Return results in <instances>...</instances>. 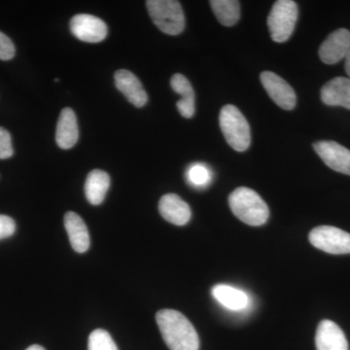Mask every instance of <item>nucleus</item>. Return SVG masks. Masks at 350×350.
<instances>
[{"label": "nucleus", "instance_id": "nucleus-17", "mask_svg": "<svg viewBox=\"0 0 350 350\" xmlns=\"http://www.w3.org/2000/svg\"><path fill=\"white\" fill-rule=\"evenodd\" d=\"M213 298L232 312H241L250 305V297L243 290L231 285L217 284L211 289Z\"/></svg>", "mask_w": 350, "mask_h": 350}, {"label": "nucleus", "instance_id": "nucleus-19", "mask_svg": "<svg viewBox=\"0 0 350 350\" xmlns=\"http://www.w3.org/2000/svg\"><path fill=\"white\" fill-rule=\"evenodd\" d=\"M110 187V177L107 172L94 170L88 174L85 183V194L88 202L93 206L103 204Z\"/></svg>", "mask_w": 350, "mask_h": 350}, {"label": "nucleus", "instance_id": "nucleus-2", "mask_svg": "<svg viewBox=\"0 0 350 350\" xmlns=\"http://www.w3.org/2000/svg\"><path fill=\"white\" fill-rule=\"evenodd\" d=\"M232 213L245 224L257 227L268 221L269 209L265 200L252 189L239 187L230 195Z\"/></svg>", "mask_w": 350, "mask_h": 350}, {"label": "nucleus", "instance_id": "nucleus-25", "mask_svg": "<svg viewBox=\"0 0 350 350\" xmlns=\"http://www.w3.org/2000/svg\"><path fill=\"white\" fill-rule=\"evenodd\" d=\"M15 231V221L9 216L0 214V241L13 236Z\"/></svg>", "mask_w": 350, "mask_h": 350}, {"label": "nucleus", "instance_id": "nucleus-13", "mask_svg": "<svg viewBox=\"0 0 350 350\" xmlns=\"http://www.w3.org/2000/svg\"><path fill=\"white\" fill-rule=\"evenodd\" d=\"M159 211L167 222L176 226L187 224L192 216V211L187 202L175 194H167L161 198Z\"/></svg>", "mask_w": 350, "mask_h": 350}, {"label": "nucleus", "instance_id": "nucleus-21", "mask_svg": "<svg viewBox=\"0 0 350 350\" xmlns=\"http://www.w3.org/2000/svg\"><path fill=\"white\" fill-rule=\"evenodd\" d=\"M213 178L211 170L202 163H194L186 172V179L189 184L196 188H204L208 185Z\"/></svg>", "mask_w": 350, "mask_h": 350}, {"label": "nucleus", "instance_id": "nucleus-20", "mask_svg": "<svg viewBox=\"0 0 350 350\" xmlns=\"http://www.w3.org/2000/svg\"><path fill=\"white\" fill-rule=\"evenodd\" d=\"M209 3L221 25L232 27L239 22L241 4L237 0H211Z\"/></svg>", "mask_w": 350, "mask_h": 350}, {"label": "nucleus", "instance_id": "nucleus-10", "mask_svg": "<svg viewBox=\"0 0 350 350\" xmlns=\"http://www.w3.org/2000/svg\"><path fill=\"white\" fill-rule=\"evenodd\" d=\"M350 50V31L347 29H338L320 46V59L326 64H335L345 59Z\"/></svg>", "mask_w": 350, "mask_h": 350}, {"label": "nucleus", "instance_id": "nucleus-23", "mask_svg": "<svg viewBox=\"0 0 350 350\" xmlns=\"http://www.w3.org/2000/svg\"><path fill=\"white\" fill-rule=\"evenodd\" d=\"M14 154L12 138L9 131L0 126V160L11 158Z\"/></svg>", "mask_w": 350, "mask_h": 350}, {"label": "nucleus", "instance_id": "nucleus-4", "mask_svg": "<svg viewBox=\"0 0 350 350\" xmlns=\"http://www.w3.org/2000/svg\"><path fill=\"white\" fill-rule=\"evenodd\" d=\"M149 15L156 27L169 36H178L185 29V16L180 2L175 0H148Z\"/></svg>", "mask_w": 350, "mask_h": 350}, {"label": "nucleus", "instance_id": "nucleus-9", "mask_svg": "<svg viewBox=\"0 0 350 350\" xmlns=\"http://www.w3.org/2000/svg\"><path fill=\"white\" fill-rule=\"evenodd\" d=\"M313 149L325 163L327 167L347 175H350V150L338 142L323 140L315 142Z\"/></svg>", "mask_w": 350, "mask_h": 350}, {"label": "nucleus", "instance_id": "nucleus-22", "mask_svg": "<svg viewBox=\"0 0 350 350\" xmlns=\"http://www.w3.org/2000/svg\"><path fill=\"white\" fill-rule=\"evenodd\" d=\"M88 350H118V347L108 332L96 329L90 335Z\"/></svg>", "mask_w": 350, "mask_h": 350}, {"label": "nucleus", "instance_id": "nucleus-8", "mask_svg": "<svg viewBox=\"0 0 350 350\" xmlns=\"http://www.w3.org/2000/svg\"><path fill=\"white\" fill-rule=\"evenodd\" d=\"M260 80L276 105L284 110L294 109L297 103L296 93L283 78L271 71H264L260 75Z\"/></svg>", "mask_w": 350, "mask_h": 350}, {"label": "nucleus", "instance_id": "nucleus-1", "mask_svg": "<svg viewBox=\"0 0 350 350\" xmlns=\"http://www.w3.org/2000/svg\"><path fill=\"white\" fill-rule=\"evenodd\" d=\"M156 320L163 340L170 350H199V335L181 312L162 310L157 313Z\"/></svg>", "mask_w": 350, "mask_h": 350}, {"label": "nucleus", "instance_id": "nucleus-18", "mask_svg": "<svg viewBox=\"0 0 350 350\" xmlns=\"http://www.w3.org/2000/svg\"><path fill=\"white\" fill-rule=\"evenodd\" d=\"M170 86L172 90L182 96L177 101L176 107L184 118L190 119L195 114V93L192 85L185 76L176 73L170 79Z\"/></svg>", "mask_w": 350, "mask_h": 350}, {"label": "nucleus", "instance_id": "nucleus-16", "mask_svg": "<svg viewBox=\"0 0 350 350\" xmlns=\"http://www.w3.org/2000/svg\"><path fill=\"white\" fill-rule=\"evenodd\" d=\"M64 227L73 250L78 253L86 252L90 247V234L86 224L77 213L69 211L64 215Z\"/></svg>", "mask_w": 350, "mask_h": 350}, {"label": "nucleus", "instance_id": "nucleus-27", "mask_svg": "<svg viewBox=\"0 0 350 350\" xmlns=\"http://www.w3.org/2000/svg\"><path fill=\"white\" fill-rule=\"evenodd\" d=\"M25 350H45V349H44V347H41V345H31V347H27V349Z\"/></svg>", "mask_w": 350, "mask_h": 350}, {"label": "nucleus", "instance_id": "nucleus-26", "mask_svg": "<svg viewBox=\"0 0 350 350\" xmlns=\"http://www.w3.org/2000/svg\"><path fill=\"white\" fill-rule=\"evenodd\" d=\"M345 71H347V75L349 76L350 79V50L349 52V54L347 55V57H345Z\"/></svg>", "mask_w": 350, "mask_h": 350}, {"label": "nucleus", "instance_id": "nucleus-11", "mask_svg": "<svg viewBox=\"0 0 350 350\" xmlns=\"http://www.w3.org/2000/svg\"><path fill=\"white\" fill-rule=\"evenodd\" d=\"M115 86L126 96V100L135 107H144L148 101V96L144 85L137 76L126 69H120L114 75Z\"/></svg>", "mask_w": 350, "mask_h": 350}, {"label": "nucleus", "instance_id": "nucleus-6", "mask_svg": "<svg viewBox=\"0 0 350 350\" xmlns=\"http://www.w3.org/2000/svg\"><path fill=\"white\" fill-rule=\"evenodd\" d=\"M308 239L315 248L329 254L350 253V234L338 228L319 226L310 231Z\"/></svg>", "mask_w": 350, "mask_h": 350}, {"label": "nucleus", "instance_id": "nucleus-3", "mask_svg": "<svg viewBox=\"0 0 350 350\" xmlns=\"http://www.w3.org/2000/svg\"><path fill=\"white\" fill-rule=\"evenodd\" d=\"M219 124L226 142L234 150L243 152L250 148V124L238 107L232 105H225L221 109Z\"/></svg>", "mask_w": 350, "mask_h": 350}, {"label": "nucleus", "instance_id": "nucleus-5", "mask_svg": "<svg viewBox=\"0 0 350 350\" xmlns=\"http://www.w3.org/2000/svg\"><path fill=\"white\" fill-rule=\"evenodd\" d=\"M298 5L292 0H278L273 4L268 17L271 38L283 43L291 38L298 20Z\"/></svg>", "mask_w": 350, "mask_h": 350}, {"label": "nucleus", "instance_id": "nucleus-15", "mask_svg": "<svg viewBox=\"0 0 350 350\" xmlns=\"http://www.w3.org/2000/svg\"><path fill=\"white\" fill-rule=\"evenodd\" d=\"M79 131H78L77 119L71 108H64L59 114L56 131V142L59 148L68 150L72 148L78 142Z\"/></svg>", "mask_w": 350, "mask_h": 350}, {"label": "nucleus", "instance_id": "nucleus-12", "mask_svg": "<svg viewBox=\"0 0 350 350\" xmlns=\"http://www.w3.org/2000/svg\"><path fill=\"white\" fill-rule=\"evenodd\" d=\"M317 350H349V342L342 329L331 320H322L315 336Z\"/></svg>", "mask_w": 350, "mask_h": 350}, {"label": "nucleus", "instance_id": "nucleus-7", "mask_svg": "<svg viewBox=\"0 0 350 350\" xmlns=\"http://www.w3.org/2000/svg\"><path fill=\"white\" fill-rule=\"evenodd\" d=\"M70 31L75 38L87 43H98L107 36V25L90 14H78L70 21Z\"/></svg>", "mask_w": 350, "mask_h": 350}, {"label": "nucleus", "instance_id": "nucleus-24", "mask_svg": "<svg viewBox=\"0 0 350 350\" xmlns=\"http://www.w3.org/2000/svg\"><path fill=\"white\" fill-rule=\"evenodd\" d=\"M15 46L8 36L0 31V59L10 61L15 56Z\"/></svg>", "mask_w": 350, "mask_h": 350}, {"label": "nucleus", "instance_id": "nucleus-14", "mask_svg": "<svg viewBox=\"0 0 350 350\" xmlns=\"http://www.w3.org/2000/svg\"><path fill=\"white\" fill-rule=\"evenodd\" d=\"M320 96L329 107H342L350 110V79L336 77L322 87Z\"/></svg>", "mask_w": 350, "mask_h": 350}]
</instances>
